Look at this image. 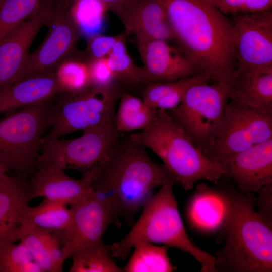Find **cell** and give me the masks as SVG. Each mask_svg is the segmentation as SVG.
Masks as SVG:
<instances>
[{
  "instance_id": "obj_1",
  "label": "cell",
  "mask_w": 272,
  "mask_h": 272,
  "mask_svg": "<svg viewBox=\"0 0 272 272\" xmlns=\"http://www.w3.org/2000/svg\"><path fill=\"white\" fill-rule=\"evenodd\" d=\"M146 148L130 133H120L106 155L83 173L95 194L110 201L119 216L128 222L132 221L153 189L170 181L177 184L166 166L152 160Z\"/></svg>"
},
{
  "instance_id": "obj_2",
  "label": "cell",
  "mask_w": 272,
  "mask_h": 272,
  "mask_svg": "<svg viewBox=\"0 0 272 272\" xmlns=\"http://www.w3.org/2000/svg\"><path fill=\"white\" fill-rule=\"evenodd\" d=\"M174 40L214 81L230 79L236 66L231 21L205 0H161Z\"/></svg>"
},
{
  "instance_id": "obj_3",
  "label": "cell",
  "mask_w": 272,
  "mask_h": 272,
  "mask_svg": "<svg viewBox=\"0 0 272 272\" xmlns=\"http://www.w3.org/2000/svg\"><path fill=\"white\" fill-rule=\"evenodd\" d=\"M222 190L225 210L219 238L225 241L216 252V272H271V227L255 210L253 193Z\"/></svg>"
},
{
  "instance_id": "obj_4",
  "label": "cell",
  "mask_w": 272,
  "mask_h": 272,
  "mask_svg": "<svg viewBox=\"0 0 272 272\" xmlns=\"http://www.w3.org/2000/svg\"><path fill=\"white\" fill-rule=\"evenodd\" d=\"M176 184L173 181L165 183L146 199L130 231L109 246L112 257L123 258L140 243H161L191 254L200 263V271L216 272L215 256L197 246L187 235L172 191Z\"/></svg>"
},
{
  "instance_id": "obj_5",
  "label": "cell",
  "mask_w": 272,
  "mask_h": 272,
  "mask_svg": "<svg viewBox=\"0 0 272 272\" xmlns=\"http://www.w3.org/2000/svg\"><path fill=\"white\" fill-rule=\"evenodd\" d=\"M130 134L162 159L185 190L201 180L217 184L223 176L222 167L208 158L164 109H157L149 126Z\"/></svg>"
},
{
  "instance_id": "obj_6",
  "label": "cell",
  "mask_w": 272,
  "mask_h": 272,
  "mask_svg": "<svg viewBox=\"0 0 272 272\" xmlns=\"http://www.w3.org/2000/svg\"><path fill=\"white\" fill-rule=\"evenodd\" d=\"M52 97L0 120V167L27 178L36 170L38 151L50 128Z\"/></svg>"
},
{
  "instance_id": "obj_7",
  "label": "cell",
  "mask_w": 272,
  "mask_h": 272,
  "mask_svg": "<svg viewBox=\"0 0 272 272\" xmlns=\"http://www.w3.org/2000/svg\"><path fill=\"white\" fill-rule=\"evenodd\" d=\"M124 91L118 84L109 88L90 86L78 92H62L53 103L50 129L43 142L77 130L115 123V106Z\"/></svg>"
},
{
  "instance_id": "obj_8",
  "label": "cell",
  "mask_w": 272,
  "mask_h": 272,
  "mask_svg": "<svg viewBox=\"0 0 272 272\" xmlns=\"http://www.w3.org/2000/svg\"><path fill=\"white\" fill-rule=\"evenodd\" d=\"M229 80L194 84L179 105L167 111L202 152L220 130L228 101Z\"/></svg>"
},
{
  "instance_id": "obj_9",
  "label": "cell",
  "mask_w": 272,
  "mask_h": 272,
  "mask_svg": "<svg viewBox=\"0 0 272 272\" xmlns=\"http://www.w3.org/2000/svg\"><path fill=\"white\" fill-rule=\"evenodd\" d=\"M272 138V109L227 102L217 137L203 152L213 162H223Z\"/></svg>"
},
{
  "instance_id": "obj_10",
  "label": "cell",
  "mask_w": 272,
  "mask_h": 272,
  "mask_svg": "<svg viewBox=\"0 0 272 272\" xmlns=\"http://www.w3.org/2000/svg\"><path fill=\"white\" fill-rule=\"evenodd\" d=\"M71 140L49 139L42 143L36 161L37 169H73L83 173L99 162L111 149L120 133L115 123L83 131Z\"/></svg>"
},
{
  "instance_id": "obj_11",
  "label": "cell",
  "mask_w": 272,
  "mask_h": 272,
  "mask_svg": "<svg viewBox=\"0 0 272 272\" xmlns=\"http://www.w3.org/2000/svg\"><path fill=\"white\" fill-rule=\"evenodd\" d=\"M46 25L49 30L46 39L35 52L27 55L18 80L54 71L77 52L76 47L81 34L71 13L69 0H54Z\"/></svg>"
},
{
  "instance_id": "obj_12",
  "label": "cell",
  "mask_w": 272,
  "mask_h": 272,
  "mask_svg": "<svg viewBox=\"0 0 272 272\" xmlns=\"http://www.w3.org/2000/svg\"><path fill=\"white\" fill-rule=\"evenodd\" d=\"M231 21L236 67L272 69V11L239 12Z\"/></svg>"
},
{
  "instance_id": "obj_13",
  "label": "cell",
  "mask_w": 272,
  "mask_h": 272,
  "mask_svg": "<svg viewBox=\"0 0 272 272\" xmlns=\"http://www.w3.org/2000/svg\"><path fill=\"white\" fill-rule=\"evenodd\" d=\"M71 218L59 238L64 260L77 251L102 241L107 227L119 216L115 206L95 193L70 205Z\"/></svg>"
},
{
  "instance_id": "obj_14",
  "label": "cell",
  "mask_w": 272,
  "mask_h": 272,
  "mask_svg": "<svg viewBox=\"0 0 272 272\" xmlns=\"http://www.w3.org/2000/svg\"><path fill=\"white\" fill-rule=\"evenodd\" d=\"M54 1L47 0L0 41V92L19 79L28 50L39 30L49 20Z\"/></svg>"
},
{
  "instance_id": "obj_15",
  "label": "cell",
  "mask_w": 272,
  "mask_h": 272,
  "mask_svg": "<svg viewBox=\"0 0 272 272\" xmlns=\"http://www.w3.org/2000/svg\"><path fill=\"white\" fill-rule=\"evenodd\" d=\"M221 166L222 177L232 180L240 192H257L272 183V138L237 153Z\"/></svg>"
},
{
  "instance_id": "obj_16",
  "label": "cell",
  "mask_w": 272,
  "mask_h": 272,
  "mask_svg": "<svg viewBox=\"0 0 272 272\" xmlns=\"http://www.w3.org/2000/svg\"><path fill=\"white\" fill-rule=\"evenodd\" d=\"M137 45L149 82H173L202 72L179 48L169 45L167 41H137Z\"/></svg>"
},
{
  "instance_id": "obj_17",
  "label": "cell",
  "mask_w": 272,
  "mask_h": 272,
  "mask_svg": "<svg viewBox=\"0 0 272 272\" xmlns=\"http://www.w3.org/2000/svg\"><path fill=\"white\" fill-rule=\"evenodd\" d=\"M32 199L27 178L8 175L0 181V248L20 240L23 210Z\"/></svg>"
},
{
  "instance_id": "obj_18",
  "label": "cell",
  "mask_w": 272,
  "mask_h": 272,
  "mask_svg": "<svg viewBox=\"0 0 272 272\" xmlns=\"http://www.w3.org/2000/svg\"><path fill=\"white\" fill-rule=\"evenodd\" d=\"M64 171L57 168L37 169L29 181L33 198L43 197L70 206L95 193L86 176L75 179Z\"/></svg>"
},
{
  "instance_id": "obj_19",
  "label": "cell",
  "mask_w": 272,
  "mask_h": 272,
  "mask_svg": "<svg viewBox=\"0 0 272 272\" xmlns=\"http://www.w3.org/2000/svg\"><path fill=\"white\" fill-rule=\"evenodd\" d=\"M125 32L137 41L174 40L165 8L161 0H134L123 22Z\"/></svg>"
},
{
  "instance_id": "obj_20",
  "label": "cell",
  "mask_w": 272,
  "mask_h": 272,
  "mask_svg": "<svg viewBox=\"0 0 272 272\" xmlns=\"http://www.w3.org/2000/svg\"><path fill=\"white\" fill-rule=\"evenodd\" d=\"M61 92L55 71L24 78L0 92V113L34 104Z\"/></svg>"
},
{
  "instance_id": "obj_21",
  "label": "cell",
  "mask_w": 272,
  "mask_h": 272,
  "mask_svg": "<svg viewBox=\"0 0 272 272\" xmlns=\"http://www.w3.org/2000/svg\"><path fill=\"white\" fill-rule=\"evenodd\" d=\"M228 100L272 109V69L253 71L236 67L229 80Z\"/></svg>"
},
{
  "instance_id": "obj_22",
  "label": "cell",
  "mask_w": 272,
  "mask_h": 272,
  "mask_svg": "<svg viewBox=\"0 0 272 272\" xmlns=\"http://www.w3.org/2000/svg\"><path fill=\"white\" fill-rule=\"evenodd\" d=\"M225 199L222 190L209 187L204 183L198 184L190 199L187 215L190 225L207 233L221 228L225 215Z\"/></svg>"
},
{
  "instance_id": "obj_23",
  "label": "cell",
  "mask_w": 272,
  "mask_h": 272,
  "mask_svg": "<svg viewBox=\"0 0 272 272\" xmlns=\"http://www.w3.org/2000/svg\"><path fill=\"white\" fill-rule=\"evenodd\" d=\"M67 205L47 199L39 205H26L22 212V234L28 229L41 228L58 236L67 227L71 211Z\"/></svg>"
},
{
  "instance_id": "obj_24",
  "label": "cell",
  "mask_w": 272,
  "mask_h": 272,
  "mask_svg": "<svg viewBox=\"0 0 272 272\" xmlns=\"http://www.w3.org/2000/svg\"><path fill=\"white\" fill-rule=\"evenodd\" d=\"M127 34L124 32L117 41L107 57L108 64L114 76L115 82L124 90H141L149 83L143 67L135 65L127 52L125 42Z\"/></svg>"
},
{
  "instance_id": "obj_25",
  "label": "cell",
  "mask_w": 272,
  "mask_h": 272,
  "mask_svg": "<svg viewBox=\"0 0 272 272\" xmlns=\"http://www.w3.org/2000/svg\"><path fill=\"white\" fill-rule=\"evenodd\" d=\"M115 114V125L119 133L142 130L153 121L156 110L147 107L140 98L124 91Z\"/></svg>"
},
{
  "instance_id": "obj_26",
  "label": "cell",
  "mask_w": 272,
  "mask_h": 272,
  "mask_svg": "<svg viewBox=\"0 0 272 272\" xmlns=\"http://www.w3.org/2000/svg\"><path fill=\"white\" fill-rule=\"evenodd\" d=\"M169 247L140 243L123 269L126 272H171L175 270L167 255Z\"/></svg>"
},
{
  "instance_id": "obj_27",
  "label": "cell",
  "mask_w": 272,
  "mask_h": 272,
  "mask_svg": "<svg viewBox=\"0 0 272 272\" xmlns=\"http://www.w3.org/2000/svg\"><path fill=\"white\" fill-rule=\"evenodd\" d=\"M70 10L81 36L88 39L105 29V6L98 0H69Z\"/></svg>"
},
{
  "instance_id": "obj_28",
  "label": "cell",
  "mask_w": 272,
  "mask_h": 272,
  "mask_svg": "<svg viewBox=\"0 0 272 272\" xmlns=\"http://www.w3.org/2000/svg\"><path fill=\"white\" fill-rule=\"evenodd\" d=\"M70 258V272L123 271L112 259L109 246L102 241L77 251Z\"/></svg>"
},
{
  "instance_id": "obj_29",
  "label": "cell",
  "mask_w": 272,
  "mask_h": 272,
  "mask_svg": "<svg viewBox=\"0 0 272 272\" xmlns=\"http://www.w3.org/2000/svg\"><path fill=\"white\" fill-rule=\"evenodd\" d=\"M55 72L61 92H78L91 86L88 60L83 52L77 51L63 60Z\"/></svg>"
},
{
  "instance_id": "obj_30",
  "label": "cell",
  "mask_w": 272,
  "mask_h": 272,
  "mask_svg": "<svg viewBox=\"0 0 272 272\" xmlns=\"http://www.w3.org/2000/svg\"><path fill=\"white\" fill-rule=\"evenodd\" d=\"M47 0H2L0 3V41L35 13Z\"/></svg>"
},
{
  "instance_id": "obj_31",
  "label": "cell",
  "mask_w": 272,
  "mask_h": 272,
  "mask_svg": "<svg viewBox=\"0 0 272 272\" xmlns=\"http://www.w3.org/2000/svg\"><path fill=\"white\" fill-rule=\"evenodd\" d=\"M0 272H42L27 247L21 242L0 248Z\"/></svg>"
},
{
  "instance_id": "obj_32",
  "label": "cell",
  "mask_w": 272,
  "mask_h": 272,
  "mask_svg": "<svg viewBox=\"0 0 272 272\" xmlns=\"http://www.w3.org/2000/svg\"><path fill=\"white\" fill-rule=\"evenodd\" d=\"M19 241L27 247L42 272H57L41 238L35 228L24 231Z\"/></svg>"
},
{
  "instance_id": "obj_33",
  "label": "cell",
  "mask_w": 272,
  "mask_h": 272,
  "mask_svg": "<svg viewBox=\"0 0 272 272\" xmlns=\"http://www.w3.org/2000/svg\"><path fill=\"white\" fill-rule=\"evenodd\" d=\"M183 79L173 82H151L140 91L144 103L148 107L155 109L157 102L168 95L179 87Z\"/></svg>"
},
{
  "instance_id": "obj_34",
  "label": "cell",
  "mask_w": 272,
  "mask_h": 272,
  "mask_svg": "<svg viewBox=\"0 0 272 272\" xmlns=\"http://www.w3.org/2000/svg\"><path fill=\"white\" fill-rule=\"evenodd\" d=\"M91 85L100 88H109L117 84L109 67L107 57L88 61Z\"/></svg>"
},
{
  "instance_id": "obj_35",
  "label": "cell",
  "mask_w": 272,
  "mask_h": 272,
  "mask_svg": "<svg viewBox=\"0 0 272 272\" xmlns=\"http://www.w3.org/2000/svg\"><path fill=\"white\" fill-rule=\"evenodd\" d=\"M121 34L115 36H105L102 34L89 39L87 48L83 54L88 61L107 57L111 52Z\"/></svg>"
},
{
  "instance_id": "obj_36",
  "label": "cell",
  "mask_w": 272,
  "mask_h": 272,
  "mask_svg": "<svg viewBox=\"0 0 272 272\" xmlns=\"http://www.w3.org/2000/svg\"><path fill=\"white\" fill-rule=\"evenodd\" d=\"M35 229L41 238L57 272L62 271L65 261L63 259L61 243L59 238L56 234L48 230L38 228Z\"/></svg>"
},
{
  "instance_id": "obj_37",
  "label": "cell",
  "mask_w": 272,
  "mask_h": 272,
  "mask_svg": "<svg viewBox=\"0 0 272 272\" xmlns=\"http://www.w3.org/2000/svg\"><path fill=\"white\" fill-rule=\"evenodd\" d=\"M257 192L258 196L255 199L257 211L262 219L271 227L272 219V183L266 184Z\"/></svg>"
},
{
  "instance_id": "obj_38",
  "label": "cell",
  "mask_w": 272,
  "mask_h": 272,
  "mask_svg": "<svg viewBox=\"0 0 272 272\" xmlns=\"http://www.w3.org/2000/svg\"><path fill=\"white\" fill-rule=\"evenodd\" d=\"M224 14H234L243 11L245 0H205Z\"/></svg>"
},
{
  "instance_id": "obj_39",
  "label": "cell",
  "mask_w": 272,
  "mask_h": 272,
  "mask_svg": "<svg viewBox=\"0 0 272 272\" xmlns=\"http://www.w3.org/2000/svg\"><path fill=\"white\" fill-rule=\"evenodd\" d=\"M115 14L122 22L126 13L134 0H98Z\"/></svg>"
},
{
  "instance_id": "obj_40",
  "label": "cell",
  "mask_w": 272,
  "mask_h": 272,
  "mask_svg": "<svg viewBox=\"0 0 272 272\" xmlns=\"http://www.w3.org/2000/svg\"><path fill=\"white\" fill-rule=\"evenodd\" d=\"M272 0H245L242 12H257L271 9Z\"/></svg>"
},
{
  "instance_id": "obj_41",
  "label": "cell",
  "mask_w": 272,
  "mask_h": 272,
  "mask_svg": "<svg viewBox=\"0 0 272 272\" xmlns=\"http://www.w3.org/2000/svg\"><path fill=\"white\" fill-rule=\"evenodd\" d=\"M7 172L0 167V181L4 179L7 177Z\"/></svg>"
},
{
  "instance_id": "obj_42",
  "label": "cell",
  "mask_w": 272,
  "mask_h": 272,
  "mask_svg": "<svg viewBox=\"0 0 272 272\" xmlns=\"http://www.w3.org/2000/svg\"><path fill=\"white\" fill-rule=\"evenodd\" d=\"M2 1V0H0V3Z\"/></svg>"
}]
</instances>
